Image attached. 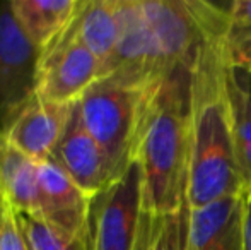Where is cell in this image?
<instances>
[{"label": "cell", "mask_w": 251, "mask_h": 250, "mask_svg": "<svg viewBox=\"0 0 251 250\" xmlns=\"http://www.w3.org/2000/svg\"><path fill=\"white\" fill-rule=\"evenodd\" d=\"M224 5L219 7L193 65L192 149L186 204L203 207L219 199L243 195V182L232 149L226 98V62L221 52Z\"/></svg>", "instance_id": "cell-1"}, {"label": "cell", "mask_w": 251, "mask_h": 250, "mask_svg": "<svg viewBox=\"0 0 251 250\" xmlns=\"http://www.w3.org/2000/svg\"><path fill=\"white\" fill-rule=\"evenodd\" d=\"M40 213L38 218L69 238H82L91 197L84 192L53 158L38 163Z\"/></svg>", "instance_id": "cell-9"}, {"label": "cell", "mask_w": 251, "mask_h": 250, "mask_svg": "<svg viewBox=\"0 0 251 250\" xmlns=\"http://www.w3.org/2000/svg\"><path fill=\"white\" fill-rule=\"evenodd\" d=\"M116 12L118 41L102 77L144 89L154 86L159 81L157 62L142 0H116Z\"/></svg>", "instance_id": "cell-7"}, {"label": "cell", "mask_w": 251, "mask_h": 250, "mask_svg": "<svg viewBox=\"0 0 251 250\" xmlns=\"http://www.w3.org/2000/svg\"><path fill=\"white\" fill-rule=\"evenodd\" d=\"M219 43L226 65L251 72V0H236L224 5Z\"/></svg>", "instance_id": "cell-16"}, {"label": "cell", "mask_w": 251, "mask_h": 250, "mask_svg": "<svg viewBox=\"0 0 251 250\" xmlns=\"http://www.w3.org/2000/svg\"><path fill=\"white\" fill-rule=\"evenodd\" d=\"M51 158L89 197L116 180L101 146L84 125L77 101Z\"/></svg>", "instance_id": "cell-8"}, {"label": "cell", "mask_w": 251, "mask_h": 250, "mask_svg": "<svg viewBox=\"0 0 251 250\" xmlns=\"http://www.w3.org/2000/svg\"><path fill=\"white\" fill-rule=\"evenodd\" d=\"M0 192L16 213L36 216L40 213L38 163L17 151L0 134Z\"/></svg>", "instance_id": "cell-13"}, {"label": "cell", "mask_w": 251, "mask_h": 250, "mask_svg": "<svg viewBox=\"0 0 251 250\" xmlns=\"http://www.w3.org/2000/svg\"><path fill=\"white\" fill-rule=\"evenodd\" d=\"M245 214H243V250H251V192L243 194Z\"/></svg>", "instance_id": "cell-20"}, {"label": "cell", "mask_w": 251, "mask_h": 250, "mask_svg": "<svg viewBox=\"0 0 251 250\" xmlns=\"http://www.w3.org/2000/svg\"><path fill=\"white\" fill-rule=\"evenodd\" d=\"M193 67H178L147 87L133 160L142 167L144 206L154 216L186 206L192 149Z\"/></svg>", "instance_id": "cell-2"}, {"label": "cell", "mask_w": 251, "mask_h": 250, "mask_svg": "<svg viewBox=\"0 0 251 250\" xmlns=\"http://www.w3.org/2000/svg\"><path fill=\"white\" fill-rule=\"evenodd\" d=\"M74 103H55L34 96L3 136L17 151L36 163L48 160L65 130Z\"/></svg>", "instance_id": "cell-10"}, {"label": "cell", "mask_w": 251, "mask_h": 250, "mask_svg": "<svg viewBox=\"0 0 251 250\" xmlns=\"http://www.w3.org/2000/svg\"><path fill=\"white\" fill-rule=\"evenodd\" d=\"M10 7L24 34L43 54L70 26L80 0H10Z\"/></svg>", "instance_id": "cell-14"}, {"label": "cell", "mask_w": 251, "mask_h": 250, "mask_svg": "<svg viewBox=\"0 0 251 250\" xmlns=\"http://www.w3.org/2000/svg\"><path fill=\"white\" fill-rule=\"evenodd\" d=\"M226 98L232 149L245 194L251 192V72L226 67Z\"/></svg>", "instance_id": "cell-12"}, {"label": "cell", "mask_w": 251, "mask_h": 250, "mask_svg": "<svg viewBox=\"0 0 251 250\" xmlns=\"http://www.w3.org/2000/svg\"><path fill=\"white\" fill-rule=\"evenodd\" d=\"M0 194H2V192H0Z\"/></svg>", "instance_id": "cell-21"}, {"label": "cell", "mask_w": 251, "mask_h": 250, "mask_svg": "<svg viewBox=\"0 0 251 250\" xmlns=\"http://www.w3.org/2000/svg\"><path fill=\"white\" fill-rule=\"evenodd\" d=\"M41 52L17 23L10 0H0V134L36 94Z\"/></svg>", "instance_id": "cell-5"}, {"label": "cell", "mask_w": 251, "mask_h": 250, "mask_svg": "<svg viewBox=\"0 0 251 250\" xmlns=\"http://www.w3.org/2000/svg\"><path fill=\"white\" fill-rule=\"evenodd\" d=\"M146 91L102 77L77 100L84 125L106 154L115 178L133 160Z\"/></svg>", "instance_id": "cell-4"}, {"label": "cell", "mask_w": 251, "mask_h": 250, "mask_svg": "<svg viewBox=\"0 0 251 250\" xmlns=\"http://www.w3.org/2000/svg\"><path fill=\"white\" fill-rule=\"evenodd\" d=\"M27 250H86L82 238H69L53 230L43 220L31 214L17 213Z\"/></svg>", "instance_id": "cell-17"}, {"label": "cell", "mask_w": 251, "mask_h": 250, "mask_svg": "<svg viewBox=\"0 0 251 250\" xmlns=\"http://www.w3.org/2000/svg\"><path fill=\"white\" fill-rule=\"evenodd\" d=\"M154 214L144 206V173L137 160L100 194L91 197L86 250H147Z\"/></svg>", "instance_id": "cell-3"}, {"label": "cell", "mask_w": 251, "mask_h": 250, "mask_svg": "<svg viewBox=\"0 0 251 250\" xmlns=\"http://www.w3.org/2000/svg\"><path fill=\"white\" fill-rule=\"evenodd\" d=\"M100 79V60L80 43L70 23L62 36L41 54L34 94L55 103H74Z\"/></svg>", "instance_id": "cell-6"}, {"label": "cell", "mask_w": 251, "mask_h": 250, "mask_svg": "<svg viewBox=\"0 0 251 250\" xmlns=\"http://www.w3.org/2000/svg\"><path fill=\"white\" fill-rule=\"evenodd\" d=\"M72 28L80 43L100 60L102 77L118 41L116 0H80Z\"/></svg>", "instance_id": "cell-15"}, {"label": "cell", "mask_w": 251, "mask_h": 250, "mask_svg": "<svg viewBox=\"0 0 251 250\" xmlns=\"http://www.w3.org/2000/svg\"><path fill=\"white\" fill-rule=\"evenodd\" d=\"M0 250H27L17 213L0 194Z\"/></svg>", "instance_id": "cell-19"}, {"label": "cell", "mask_w": 251, "mask_h": 250, "mask_svg": "<svg viewBox=\"0 0 251 250\" xmlns=\"http://www.w3.org/2000/svg\"><path fill=\"white\" fill-rule=\"evenodd\" d=\"M243 195L188 207L185 250H243Z\"/></svg>", "instance_id": "cell-11"}, {"label": "cell", "mask_w": 251, "mask_h": 250, "mask_svg": "<svg viewBox=\"0 0 251 250\" xmlns=\"http://www.w3.org/2000/svg\"><path fill=\"white\" fill-rule=\"evenodd\" d=\"M188 204L178 213L154 216L152 235L147 250H185Z\"/></svg>", "instance_id": "cell-18"}]
</instances>
